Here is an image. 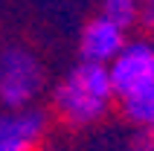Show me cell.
<instances>
[{
    "label": "cell",
    "instance_id": "obj_1",
    "mask_svg": "<svg viewBox=\"0 0 154 151\" xmlns=\"http://www.w3.org/2000/svg\"><path fill=\"white\" fill-rule=\"evenodd\" d=\"M113 102H116V93L111 84L108 64L85 58H79V64H73L50 93V108L55 119L76 131L102 122L111 113Z\"/></svg>",
    "mask_w": 154,
    "mask_h": 151
},
{
    "label": "cell",
    "instance_id": "obj_9",
    "mask_svg": "<svg viewBox=\"0 0 154 151\" xmlns=\"http://www.w3.org/2000/svg\"><path fill=\"white\" fill-rule=\"evenodd\" d=\"M137 26H143V29H154V0H143Z\"/></svg>",
    "mask_w": 154,
    "mask_h": 151
},
{
    "label": "cell",
    "instance_id": "obj_6",
    "mask_svg": "<svg viewBox=\"0 0 154 151\" xmlns=\"http://www.w3.org/2000/svg\"><path fill=\"white\" fill-rule=\"evenodd\" d=\"M116 105H119L122 119L131 122L134 128L154 125V82H148V84H143V87H137V90L119 96Z\"/></svg>",
    "mask_w": 154,
    "mask_h": 151
},
{
    "label": "cell",
    "instance_id": "obj_2",
    "mask_svg": "<svg viewBox=\"0 0 154 151\" xmlns=\"http://www.w3.org/2000/svg\"><path fill=\"white\" fill-rule=\"evenodd\" d=\"M47 87L44 61L23 44L0 47V105L3 108H26Z\"/></svg>",
    "mask_w": 154,
    "mask_h": 151
},
{
    "label": "cell",
    "instance_id": "obj_5",
    "mask_svg": "<svg viewBox=\"0 0 154 151\" xmlns=\"http://www.w3.org/2000/svg\"><path fill=\"white\" fill-rule=\"evenodd\" d=\"M125 41H128V29L116 23L113 17H108L105 12H99L96 17H90L85 23V29L79 35V58L108 64L125 47Z\"/></svg>",
    "mask_w": 154,
    "mask_h": 151
},
{
    "label": "cell",
    "instance_id": "obj_3",
    "mask_svg": "<svg viewBox=\"0 0 154 151\" xmlns=\"http://www.w3.org/2000/svg\"><path fill=\"white\" fill-rule=\"evenodd\" d=\"M50 131L44 108H3L0 110V151H38Z\"/></svg>",
    "mask_w": 154,
    "mask_h": 151
},
{
    "label": "cell",
    "instance_id": "obj_4",
    "mask_svg": "<svg viewBox=\"0 0 154 151\" xmlns=\"http://www.w3.org/2000/svg\"><path fill=\"white\" fill-rule=\"evenodd\" d=\"M108 73H111L116 99L154 82V44L146 38L125 41V47L108 61Z\"/></svg>",
    "mask_w": 154,
    "mask_h": 151
},
{
    "label": "cell",
    "instance_id": "obj_10",
    "mask_svg": "<svg viewBox=\"0 0 154 151\" xmlns=\"http://www.w3.org/2000/svg\"><path fill=\"white\" fill-rule=\"evenodd\" d=\"M151 44H154V41H151Z\"/></svg>",
    "mask_w": 154,
    "mask_h": 151
},
{
    "label": "cell",
    "instance_id": "obj_7",
    "mask_svg": "<svg viewBox=\"0 0 154 151\" xmlns=\"http://www.w3.org/2000/svg\"><path fill=\"white\" fill-rule=\"evenodd\" d=\"M140 6H143V0H102V12L108 17H113L116 23H122L125 29L137 26Z\"/></svg>",
    "mask_w": 154,
    "mask_h": 151
},
{
    "label": "cell",
    "instance_id": "obj_8",
    "mask_svg": "<svg viewBox=\"0 0 154 151\" xmlns=\"http://www.w3.org/2000/svg\"><path fill=\"white\" fill-rule=\"evenodd\" d=\"M137 151H154V125L137 128Z\"/></svg>",
    "mask_w": 154,
    "mask_h": 151
}]
</instances>
